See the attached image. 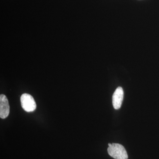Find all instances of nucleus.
Returning a JSON list of instances; mask_svg holds the SVG:
<instances>
[{
  "label": "nucleus",
  "mask_w": 159,
  "mask_h": 159,
  "mask_svg": "<svg viewBox=\"0 0 159 159\" xmlns=\"http://www.w3.org/2000/svg\"><path fill=\"white\" fill-rule=\"evenodd\" d=\"M109 155L115 159H127L128 155L124 146L117 143H112L107 148Z\"/></svg>",
  "instance_id": "obj_1"
},
{
  "label": "nucleus",
  "mask_w": 159,
  "mask_h": 159,
  "mask_svg": "<svg viewBox=\"0 0 159 159\" xmlns=\"http://www.w3.org/2000/svg\"><path fill=\"white\" fill-rule=\"evenodd\" d=\"M20 102L23 109L28 112L33 111L36 108L35 100L30 94L24 93L22 95Z\"/></svg>",
  "instance_id": "obj_2"
},
{
  "label": "nucleus",
  "mask_w": 159,
  "mask_h": 159,
  "mask_svg": "<svg viewBox=\"0 0 159 159\" xmlns=\"http://www.w3.org/2000/svg\"><path fill=\"white\" fill-rule=\"evenodd\" d=\"M10 108L9 101L5 95L2 94L0 96V117L6 119L9 116Z\"/></svg>",
  "instance_id": "obj_3"
},
{
  "label": "nucleus",
  "mask_w": 159,
  "mask_h": 159,
  "mask_svg": "<svg viewBox=\"0 0 159 159\" xmlns=\"http://www.w3.org/2000/svg\"><path fill=\"white\" fill-rule=\"evenodd\" d=\"M123 95L124 92L122 88L121 87L117 88L112 97L113 105L115 109H119L121 107L123 101Z\"/></svg>",
  "instance_id": "obj_4"
},
{
  "label": "nucleus",
  "mask_w": 159,
  "mask_h": 159,
  "mask_svg": "<svg viewBox=\"0 0 159 159\" xmlns=\"http://www.w3.org/2000/svg\"><path fill=\"white\" fill-rule=\"evenodd\" d=\"M112 145V144H110V143H109L108 144V146H111V145Z\"/></svg>",
  "instance_id": "obj_5"
}]
</instances>
